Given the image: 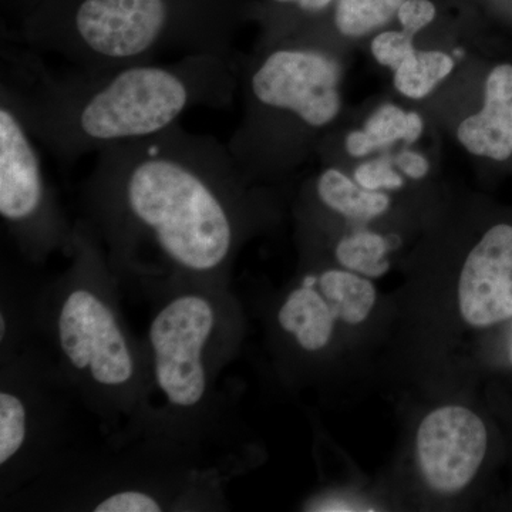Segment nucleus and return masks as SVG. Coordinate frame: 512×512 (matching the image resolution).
<instances>
[{
  "label": "nucleus",
  "instance_id": "nucleus-1",
  "mask_svg": "<svg viewBox=\"0 0 512 512\" xmlns=\"http://www.w3.org/2000/svg\"><path fill=\"white\" fill-rule=\"evenodd\" d=\"M242 177L228 146L178 123L100 151L84 200L114 261L207 282L241 238Z\"/></svg>",
  "mask_w": 512,
  "mask_h": 512
},
{
  "label": "nucleus",
  "instance_id": "nucleus-2",
  "mask_svg": "<svg viewBox=\"0 0 512 512\" xmlns=\"http://www.w3.org/2000/svg\"><path fill=\"white\" fill-rule=\"evenodd\" d=\"M37 143L64 163L161 133L200 107L224 109L234 59L214 55L55 73L40 53L2 49V83Z\"/></svg>",
  "mask_w": 512,
  "mask_h": 512
},
{
  "label": "nucleus",
  "instance_id": "nucleus-3",
  "mask_svg": "<svg viewBox=\"0 0 512 512\" xmlns=\"http://www.w3.org/2000/svg\"><path fill=\"white\" fill-rule=\"evenodd\" d=\"M20 42L89 70L171 55L232 59L224 19L180 9L174 0H73L69 9L29 22Z\"/></svg>",
  "mask_w": 512,
  "mask_h": 512
},
{
  "label": "nucleus",
  "instance_id": "nucleus-4",
  "mask_svg": "<svg viewBox=\"0 0 512 512\" xmlns=\"http://www.w3.org/2000/svg\"><path fill=\"white\" fill-rule=\"evenodd\" d=\"M72 251L74 281L57 306V346L80 379L120 396L136 384L137 357L119 315L92 281L101 249L87 225L74 229Z\"/></svg>",
  "mask_w": 512,
  "mask_h": 512
},
{
  "label": "nucleus",
  "instance_id": "nucleus-5",
  "mask_svg": "<svg viewBox=\"0 0 512 512\" xmlns=\"http://www.w3.org/2000/svg\"><path fill=\"white\" fill-rule=\"evenodd\" d=\"M37 140L15 100L0 87V215L20 248L30 256L72 247L74 232L46 181Z\"/></svg>",
  "mask_w": 512,
  "mask_h": 512
},
{
  "label": "nucleus",
  "instance_id": "nucleus-6",
  "mask_svg": "<svg viewBox=\"0 0 512 512\" xmlns=\"http://www.w3.org/2000/svg\"><path fill=\"white\" fill-rule=\"evenodd\" d=\"M221 313L211 296L185 292L165 303L151 322L154 383L174 409L200 406L210 390Z\"/></svg>",
  "mask_w": 512,
  "mask_h": 512
},
{
  "label": "nucleus",
  "instance_id": "nucleus-7",
  "mask_svg": "<svg viewBox=\"0 0 512 512\" xmlns=\"http://www.w3.org/2000/svg\"><path fill=\"white\" fill-rule=\"evenodd\" d=\"M338 63L303 46L271 50L245 80V124L284 117L306 130L328 126L340 111Z\"/></svg>",
  "mask_w": 512,
  "mask_h": 512
},
{
  "label": "nucleus",
  "instance_id": "nucleus-8",
  "mask_svg": "<svg viewBox=\"0 0 512 512\" xmlns=\"http://www.w3.org/2000/svg\"><path fill=\"white\" fill-rule=\"evenodd\" d=\"M487 447V427L477 413L460 404L437 407L417 429L416 457L421 478L434 493H461L483 466Z\"/></svg>",
  "mask_w": 512,
  "mask_h": 512
},
{
  "label": "nucleus",
  "instance_id": "nucleus-9",
  "mask_svg": "<svg viewBox=\"0 0 512 512\" xmlns=\"http://www.w3.org/2000/svg\"><path fill=\"white\" fill-rule=\"evenodd\" d=\"M467 325L490 328L512 318V227L495 225L471 249L457 286Z\"/></svg>",
  "mask_w": 512,
  "mask_h": 512
},
{
  "label": "nucleus",
  "instance_id": "nucleus-10",
  "mask_svg": "<svg viewBox=\"0 0 512 512\" xmlns=\"http://www.w3.org/2000/svg\"><path fill=\"white\" fill-rule=\"evenodd\" d=\"M338 312L320 291L315 275L303 278L301 286L286 296L278 312V323L286 335L305 352L328 348L335 333Z\"/></svg>",
  "mask_w": 512,
  "mask_h": 512
},
{
  "label": "nucleus",
  "instance_id": "nucleus-11",
  "mask_svg": "<svg viewBox=\"0 0 512 512\" xmlns=\"http://www.w3.org/2000/svg\"><path fill=\"white\" fill-rule=\"evenodd\" d=\"M457 134L474 156L507 160L512 154V100L485 93L483 110L464 120Z\"/></svg>",
  "mask_w": 512,
  "mask_h": 512
},
{
  "label": "nucleus",
  "instance_id": "nucleus-12",
  "mask_svg": "<svg viewBox=\"0 0 512 512\" xmlns=\"http://www.w3.org/2000/svg\"><path fill=\"white\" fill-rule=\"evenodd\" d=\"M316 195L329 210L353 220H372L390 207V198L386 194L357 187L342 171L335 168L320 174Z\"/></svg>",
  "mask_w": 512,
  "mask_h": 512
},
{
  "label": "nucleus",
  "instance_id": "nucleus-13",
  "mask_svg": "<svg viewBox=\"0 0 512 512\" xmlns=\"http://www.w3.org/2000/svg\"><path fill=\"white\" fill-rule=\"evenodd\" d=\"M316 282L343 323L360 325L375 309L376 288L366 276L348 269H329L316 276Z\"/></svg>",
  "mask_w": 512,
  "mask_h": 512
},
{
  "label": "nucleus",
  "instance_id": "nucleus-14",
  "mask_svg": "<svg viewBox=\"0 0 512 512\" xmlns=\"http://www.w3.org/2000/svg\"><path fill=\"white\" fill-rule=\"evenodd\" d=\"M450 56L437 50H416L394 72V86L410 99H423L453 70Z\"/></svg>",
  "mask_w": 512,
  "mask_h": 512
},
{
  "label": "nucleus",
  "instance_id": "nucleus-15",
  "mask_svg": "<svg viewBox=\"0 0 512 512\" xmlns=\"http://www.w3.org/2000/svg\"><path fill=\"white\" fill-rule=\"evenodd\" d=\"M335 254L343 268L366 278H380L390 268L386 239L375 232L360 231L340 239Z\"/></svg>",
  "mask_w": 512,
  "mask_h": 512
},
{
  "label": "nucleus",
  "instance_id": "nucleus-16",
  "mask_svg": "<svg viewBox=\"0 0 512 512\" xmlns=\"http://www.w3.org/2000/svg\"><path fill=\"white\" fill-rule=\"evenodd\" d=\"M406 0H338L335 25L342 35L365 36L397 16Z\"/></svg>",
  "mask_w": 512,
  "mask_h": 512
},
{
  "label": "nucleus",
  "instance_id": "nucleus-17",
  "mask_svg": "<svg viewBox=\"0 0 512 512\" xmlns=\"http://www.w3.org/2000/svg\"><path fill=\"white\" fill-rule=\"evenodd\" d=\"M29 407L18 390L0 392V466L8 467L29 440Z\"/></svg>",
  "mask_w": 512,
  "mask_h": 512
},
{
  "label": "nucleus",
  "instance_id": "nucleus-18",
  "mask_svg": "<svg viewBox=\"0 0 512 512\" xmlns=\"http://www.w3.org/2000/svg\"><path fill=\"white\" fill-rule=\"evenodd\" d=\"M365 131L373 150L389 146L397 140L414 143L423 133V120L417 113H406L400 107L386 104L367 120Z\"/></svg>",
  "mask_w": 512,
  "mask_h": 512
},
{
  "label": "nucleus",
  "instance_id": "nucleus-19",
  "mask_svg": "<svg viewBox=\"0 0 512 512\" xmlns=\"http://www.w3.org/2000/svg\"><path fill=\"white\" fill-rule=\"evenodd\" d=\"M97 512H158L164 510L163 501L157 495L137 488H126L107 494L93 505Z\"/></svg>",
  "mask_w": 512,
  "mask_h": 512
},
{
  "label": "nucleus",
  "instance_id": "nucleus-20",
  "mask_svg": "<svg viewBox=\"0 0 512 512\" xmlns=\"http://www.w3.org/2000/svg\"><path fill=\"white\" fill-rule=\"evenodd\" d=\"M414 35L406 32H384L376 37L372 43V53L375 59L383 66L390 67L396 72L404 60L416 52L413 46Z\"/></svg>",
  "mask_w": 512,
  "mask_h": 512
},
{
  "label": "nucleus",
  "instance_id": "nucleus-21",
  "mask_svg": "<svg viewBox=\"0 0 512 512\" xmlns=\"http://www.w3.org/2000/svg\"><path fill=\"white\" fill-rule=\"evenodd\" d=\"M356 183L370 191H379L382 188L397 190L403 187V178L393 170L387 161H369L359 165L355 173Z\"/></svg>",
  "mask_w": 512,
  "mask_h": 512
},
{
  "label": "nucleus",
  "instance_id": "nucleus-22",
  "mask_svg": "<svg viewBox=\"0 0 512 512\" xmlns=\"http://www.w3.org/2000/svg\"><path fill=\"white\" fill-rule=\"evenodd\" d=\"M403 30L416 35L436 18V6L430 0H406L397 12Z\"/></svg>",
  "mask_w": 512,
  "mask_h": 512
},
{
  "label": "nucleus",
  "instance_id": "nucleus-23",
  "mask_svg": "<svg viewBox=\"0 0 512 512\" xmlns=\"http://www.w3.org/2000/svg\"><path fill=\"white\" fill-rule=\"evenodd\" d=\"M485 93L512 100L511 64H501V66L495 67L485 83Z\"/></svg>",
  "mask_w": 512,
  "mask_h": 512
},
{
  "label": "nucleus",
  "instance_id": "nucleus-24",
  "mask_svg": "<svg viewBox=\"0 0 512 512\" xmlns=\"http://www.w3.org/2000/svg\"><path fill=\"white\" fill-rule=\"evenodd\" d=\"M397 167L403 171L404 174L409 175L414 180L423 178L424 175L429 173V163L426 158L420 154L413 153V151H404L396 158Z\"/></svg>",
  "mask_w": 512,
  "mask_h": 512
},
{
  "label": "nucleus",
  "instance_id": "nucleus-25",
  "mask_svg": "<svg viewBox=\"0 0 512 512\" xmlns=\"http://www.w3.org/2000/svg\"><path fill=\"white\" fill-rule=\"evenodd\" d=\"M346 150L350 156L365 157L367 154L373 153L372 144L367 138L365 131H352L346 138Z\"/></svg>",
  "mask_w": 512,
  "mask_h": 512
},
{
  "label": "nucleus",
  "instance_id": "nucleus-26",
  "mask_svg": "<svg viewBox=\"0 0 512 512\" xmlns=\"http://www.w3.org/2000/svg\"><path fill=\"white\" fill-rule=\"evenodd\" d=\"M274 2L279 5H293L301 12L313 15V13H319L328 8L333 0H274Z\"/></svg>",
  "mask_w": 512,
  "mask_h": 512
}]
</instances>
